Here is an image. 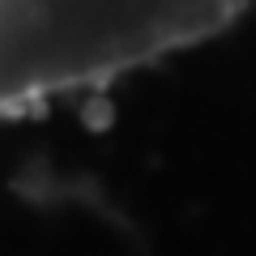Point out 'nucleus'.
<instances>
[{
    "instance_id": "nucleus-1",
    "label": "nucleus",
    "mask_w": 256,
    "mask_h": 256,
    "mask_svg": "<svg viewBox=\"0 0 256 256\" xmlns=\"http://www.w3.org/2000/svg\"><path fill=\"white\" fill-rule=\"evenodd\" d=\"M256 0H0V124L226 34Z\"/></svg>"
}]
</instances>
